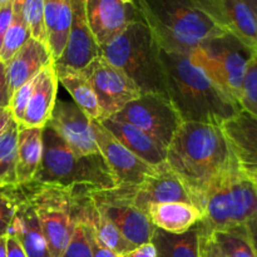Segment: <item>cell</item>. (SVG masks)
<instances>
[{
	"label": "cell",
	"mask_w": 257,
	"mask_h": 257,
	"mask_svg": "<svg viewBox=\"0 0 257 257\" xmlns=\"http://www.w3.org/2000/svg\"><path fill=\"white\" fill-rule=\"evenodd\" d=\"M63 142L78 156L99 153L93 133L92 119L75 103L58 100L47 123Z\"/></svg>",
	"instance_id": "cell-15"
},
{
	"label": "cell",
	"mask_w": 257,
	"mask_h": 257,
	"mask_svg": "<svg viewBox=\"0 0 257 257\" xmlns=\"http://www.w3.org/2000/svg\"><path fill=\"white\" fill-rule=\"evenodd\" d=\"M221 127L241 166L257 167V118L240 110Z\"/></svg>",
	"instance_id": "cell-22"
},
{
	"label": "cell",
	"mask_w": 257,
	"mask_h": 257,
	"mask_svg": "<svg viewBox=\"0 0 257 257\" xmlns=\"http://www.w3.org/2000/svg\"><path fill=\"white\" fill-rule=\"evenodd\" d=\"M135 5L163 52L190 54L201 43L225 34L191 0H135Z\"/></svg>",
	"instance_id": "cell-3"
},
{
	"label": "cell",
	"mask_w": 257,
	"mask_h": 257,
	"mask_svg": "<svg viewBox=\"0 0 257 257\" xmlns=\"http://www.w3.org/2000/svg\"><path fill=\"white\" fill-rule=\"evenodd\" d=\"M10 2H13V0H0V7H3V5L8 4V3H10Z\"/></svg>",
	"instance_id": "cell-47"
},
{
	"label": "cell",
	"mask_w": 257,
	"mask_h": 257,
	"mask_svg": "<svg viewBox=\"0 0 257 257\" xmlns=\"http://www.w3.org/2000/svg\"><path fill=\"white\" fill-rule=\"evenodd\" d=\"M200 223L208 232L246 225L257 216V191L242 166L213 183L198 200Z\"/></svg>",
	"instance_id": "cell-6"
},
{
	"label": "cell",
	"mask_w": 257,
	"mask_h": 257,
	"mask_svg": "<svg viewBox=\"0 0 257 257\" xmlns=\"http://www.w3.org/2000/svg\"><path fill=\"white\" fill-rule=\"evenodd\" d=\"M248 4L251 5V8H252L253 13H255V17H256V23H257V0H247Z\"/></svg>",
	"instance_id": "cell-46"
},
{
	"label": "cell",
	"mask_w": 257,
	"mask_h": 257,
	"mask_svg": "<svg viewBox=\"0 0 257 257\" xmlns=\"http://www.w3.org/2000/svg\"><path fill=\"white\" fill-rule=\"evenodd\" d=\"M0 257H7V236L0 237Z\"/></svg>",
	"instance_id": "cell-45"
},
{
	"label": "cell",
	"mask_w": 257,
	"mask_h": 257,
	"mask_svg": "<svg viewBox=\"0 0 257 257\" xmlns=\"http://www.w3.org/2000/svg\"><path fill=\"white\" fill-rule=\"evenodd\" d=\"M99 122L127 150L135 153L137 157H140L150 166L155 167V166L166 162L167 148L163 147L155 138H152L136 125L123 122V120L114 119V118H105Z\"/></svg>",
	"instance_id": "cell-20"
},
{
	"label": "cell",
	"mask_w": 257,
	"mask_h": 257,
	"mask_svg": "<svg viewBox=\"0 0 257 257\" xmlns=\"http://www.w3.org/2000/svg\"><path fill=\"white\" fill-rule=\"evenodd\" d=\"M2 110H3V108H0V112H2Z\"/></svg>",
	"instance_id": "cell-49"
},
{
	"label": "cell",
	"mask_w": 257,
	"mask_h": 257,
	"mask_svg": "<svg viewBox=\"0 0 257 257\" xmlns=\"http://www.w3.org/2000/svg\"><path fill=\"white\" fill-rule=\"evenodd\" d=\"M32 38L29 27L25 23L22 14V7L19 0H14V15L10 27L3 39L0 47V60L8 63L13 58V55Z\"/></svg>",
	"instance_id": "cell-30"
},
{
	"label": "cell",
	"mask_w": 257,
	"mask_h": 257,
	"mask_svg": "<svg viewBox=\"0 0 257 257\" xmlns=\"http://www.w3.org/2000/svg\"><path fill=\"white\" fill-rule=\"evenodd\" d=\"M146 212L156 228L173 235L186 232L203 218V213L196 206L180 202L152 203Z\"/></svg>",
	"instance_id": "cell-23"
},
{
	"label": "cell",
	"mask_w": 257,
	"mask_h": 257,
	"mask_svg": "<svg viewBox=\"0 0 257 257\" xmlns=\"http://www.w3.org/2000/svg\"><path fill=\"white\" fill-rule=\"evenodd\" d=\"M28 197L42 225L52 257H62L79 215L80 196L85 191L27 183Z\"/></svg>",
	"instance_id": "cell-7"
},
{
	"label": "cell",
	"mask_w": 257,
	"mask_h": 257,
	"mask_svg": "<svg viewBox=\"0 0 257 257\" xmlns=\"http://www.w3.org/2000/svg\"><path fill=\"white\" fill-rule=\"evenodd\" d=\"M200 228V237H198V251H200V257H227L225 255L220 246L213 238L212 233L203 230L197 223Z\"/></svg>",
	"instance_id": "cell-36"
},
{
	"label": "cell",
	"mask_w": 257,
	"mask_h": 257,
	"mask_svg": "<svg viewBox=\"0 0 257 257\" xmlns=\"http://www.w3.org/2000/svg\"><path fill=\"white\" fill-rule=\"evenodd\" d=\"M132 197L143 211L152 203L180 202L196 206L193 196L167 162L155 166L140 185L132 187Z\"/></svg>",
	"instance_id": "cell-16"
},
{
	"label": "cell",
	"mask_w": 257,
	"mask_h": 257,
	"mask_svg": "<svg viewBox=\"0 0 257 257\" xmlns=\"http://www.w3.org/2000/svg\"><path fill=\"white\" fill-rule=\"evenodd\" d=\"M216 27L257 52V23L247 0H191Z\"/></svg>",
	"instance_id": "cell-12"
},
{
	"label": "cell",
	"mask_w": 257,
	"mask_h": 257,
	"mask_svg": "<svg viewBox=\"0 0 257 257\" xmlns=\"http://www.w3.org/2000/svg\"><path fill=\"white\" fill-rule=\"evenodd\" d=\"M13 15H14V0L0 7V47L8 28L12 24Z\"/></svg>",
	"instance_id": "cell-39"
},
{
	"label": "cell",
	"mask_w": 257,
	"mask_h": 257,
	"mask_svg": "<svg viewBox=\"0 0 257 257\" xmlns=\"http://www.w3.org/2000/svg\"><path fill=\"white\" fill-rule=\"evenodd\" d=\"M198 237V225L180 235H173L156 228L152 243L157 250V257H200Z\"/></svg>",
	"instance_id": "cell-27"
},
{
	"label": "cell",
	"mask_w": 257,
	"mask_h": 257,
	"mask_svg": "<svg viewBox=\"0 0 257 257\" xmlns=\"http://www.w3.org/2000/svg\"><path fill=\"white\" fill-rule=\"evenodd\" d=\"M24 198L25 187L23 185L0 186V237L8 235L13 218Z\"/></svg>",
	"instance_id": "cell-31"
},
{
	"label": "cell",
	"mask_w": 257,
	"mask_h": 257,
	"mask_svg": "<svg viewBox=\"0 0 257 257\" xmlns=\"http://www.w3.org/2000/svg\"><path fill=\"white\" fill-rule=\"evenodd\" d=\"M78 217H79V215H78ZM62 257H93L84 223L80 220H78L69 243L63 252Z\"/></svg>",
	"instance_id": "cell-34"
},
{
	"label": "cell",
	"mask_w": 257,
	"mask_h": 257,
	"mask_svg": "<svg viewBox=\"0 0 257 257\" xmlns=\"http://www.w3.org/2000/svg\"><path fill=\"white\" fill-rule=\"evenodd\" d=\"M84 9L90 33L100 49L119 37L133 22L142 20L135 3L84 0Z\"/></svg>",
	"instance_id": "cell-13"
},
{
	"label": "cell",
	"mask_w": 257,
	"mask_h": 257,
	"mask_svg": "<svg viewBox=\"0 0 257 257\" xmlns=\"http://www.w3.org/2000/svg\"><path fill=\"white\" fill-rule=\"evenodd\" d=\"M13 119L12 113H10L9 109H3L0 112V135L5 131V128L8 127L10 120Z\"/></svg>",
	"instance_id": "cell-43"
},
{
	"label": "cell",
	"mask_w": 257,
	"mask_h": 257,
	"mask_svg": "<svg viewBox=\"0 0 257 257\" xmlns=\"http://www.w3.org/2000/svg\"><path fill=\"white\" fill-rule=\"evenodd\" d=\"M241 110L257 118V53L247 64L240 98Z\"/></svg>",
	"instance_id": "cell-33"
},
{
	"label": "cell",
	"mask_w": 257,
	"mask_h": 257,
	"mask_svg": "<svg viewBox=\"0 0 257 257\" xmlns=\"http://www.w3.org/2000/svg\"><path fill=\"white\" fill-rule=\"evenodd\" d=\"M18 128L17 182L27 185L32 182L42 162L43 128Z\"/></svg>",
	"instance_id": "cell-25"
},
{
	"label": "cell",
	"mask_w": 257,
	"mask_h": 257,
	"mask_svg": "<svg viewBox=\"0 0 257 257\" xmlns=\"http://www.w3.org/2000/svg\"><path fill=\"white\" fill-rule=\"evenodd\" d=\"M79 207H80V205H79ZM79 220L84 223L85 231H87L88 240H89V243H90V248H92V256L93 257H119L117 253H114L113 251H110L109 248H107L105 246H103L102 243L99 242V240H98L97 235H95V232H94V228H93V226L90 225L89 221H87L85 218H83L82 216H80V212H79Z\"/></svg>",
	"instance_id": "cell-37"
},
{
	"label": "cell",
	"mask_w": 257,
	"mask_h": 257,
	"mask_svg": "<svg viewBox=\"0 0 257 257\" xmlns=\"http://www.w3.org/2000/svg\"><path fill=\"white\" fill-rule=\"evenodd\" d=\"M35 78L37 77L28 80L27 83H24L22 87L18 88L12 94V99H10V104L8 109L10 110L13 119L18 123V125L22 124L23 118H24L25 109H27L28 102H29L33 88H34L35 84Z\"/></svg>",
	"instance_id": "cell-35"
},
{
	"label": "cell",
	"mask_w": 257,
	"mask_h": 257,
	"mask_svg": "<svg viewBox=\"0 0 257 257\" xmlns=\"http://www.w3.org/2000/svg\"><path fill=\"white\" fill-rule=\"evenodd\" d=\"M119 257H157V250L152 242H148L137 246Z\"/></svg>",
	"instance_id": "cell-40"
},
{
	"label": "cell",
	"mask_w": 257,
	"mask_h": 257,
	"mask_svg": "<svg viewBox=\"0 0 257 257\" xmlns=\"http://www.w3.org/2000/svg\"><path fill=\"white\" fill-rule=\"evenodd\" d=\"M82 72L95 93L100 120L117 114L142 94L136 83L103 55L94 58Z\"/></svg>",
	"instance_id": "cell-11"
},
{
	"label": "cell",
	"mask_w": 257,
	"mask_h": 257,
	"mask_svg": "<svg viewBox=\"0 0 257 257\" xmlns=\"http://www.w3.org/2000/svg\"><path fill=\"white\" fill-rule=\"evenodd\" d=\"M32 182L85 192L118 187L114 175L100 153L75 155L49 125L43 128L42 162Z\"/></svg>",
	"instance_id": "cell-4"
},
{
	"label": "cell",
	"mask_w": 257,
	"mask_h": 257,
	"mask_svg": "<svg viewBox=\"0 0 257 257\" xmlns=\"http://www.w3.org/2000/svg\"><path fill=\"white\" fill-rule=\"evenodd\" d=\"M58 82L72 95L75 104L92 120H100V108L89 80L82 70L54 65Z\"/></svg>",
	"instance_id": "cell-26"
},
{
	"label": "cell",
	"mask_w": 257,
	"mask_h": 257,
	"mask_svg": "<svg viewBox=\"0 0 257 257\" xmlns=\"http://www.w3.org/2000/svg\"><path fill=\"white\" fill-rule=\"evenodd\" d=\"M110 118L136 125L165 148L182 123L171 100L160 93H142Z\"/></svg>",
	"instance_id": "cell-10"
},
{
	"label": "cell",
	"mask_w": 257,
	"mask_h": 257,
	"mask_svg": "<svg viewBox=\"0 0 257 257\" xmlns=\"http://www.w3.org/2000/svg\"><path fill=\"white\" fill-rule=\"evenodd\" d=\"M100 55V48L95 43L87 17L84 0H72V24L64 52L54 65L83 70L94 58Z\"/></svg>",
	"instance_id": "cell-17"
},
{
	"label": "cell",
	"mask_w": 257,
	"mask_h": 257,
	"mask_svg": "<svg viewBox=\"0 0 257 257\" xmlns=\"http://www.w3.org/2000/svg\"><path fill=\"white\" fill-rule=\"evenodd\" d=\"M92 125L98 151L114 175L118 186L136 187L152 172L153 166L127 150L99 120H92Z\"/></svg>",
	"instance_id": "cell-14"
},
{
	"label": "cell",
	"mask_w": 257,
	"mask_h": 257,
	"mask_svg": "<svg viewBox=\"0 0 257 257\" xmlns=\"http://www.w3.org/2000/svg\"><path fill=\"white\" fill-rule=\"evenodd\" d=\"M255 53L257 52H252L235 37L225 33L201 43L188 55L193 64L200 67L240 105L243 78Z\"/></svg>",
	"instance_id": "cell-8"
},
{
	"label": "cell",
	"mask_w": 257,
	"mask_h": 257,
	"mask_svg": "<svg viewBox=\"0 0 257 257\" xmlns=\"http://www.w3.org/2000/svg\"><path fill=\"white\" fill-rule=\"evenodd\" d=\"M7 236L17 237L28 257H52L39 218L35 213L33 203L28 197L27 187L24 201L20 203Z\"/></svg>",
	"instance_id": "cell-21"
},
{
	"label": "cell",
	"mask_w": 257,
	"mask_h": 257,
	"mask_svg": "<svg viewBox=\"0 0 257 257\" xmlns=\"http://www.w3.org/2000/svg\"><path fill=\"white\" fill-rule=\"evenodd\" d=\"M160 53L155 37L142 20L133 22L100 49V55L127 74L141 92L166 95Z\"/></svg>",
	"instance_id": "cell-5"
},
{
	"label": "cell",
	"mask_w": 257,
	"mask_h": 257,
	"mask_svg": "<svg viewBox=\"0 0 257 257\" xmlns=\"http://www.w3.org/2000/svg\"><path fill=\"white\" fill-rule=\"evenodd\" d=\"M5 64L10 93L13 94L24 83L54 64V58L47 44L30 38Z\"/></svg>",
	"instance_id": "cell-18"
},
{
	"label": "cell",
	"mask_w": 257,
	"mask_h": 257,
	"mask_svg": "<svg viewBox=\"0 0 257 257\" xmlns=\"http://www.w3.org/2000/svg\"><path fill=\"white\" fill-rule=\"evenodd\" d=\"M58 78L54 64L45 68L35 78V84L19 127L44 128L57 103Z\"/></svg>",
	"instance_id": "cell-19"
},
{
	"label": "cell",
	"mask_w": 257,
	"mask_h": 257,
	"mask_svg": "<svg viewBox=\"0 0 257 257\" xmlns=\"http://www.w3.org/2000/svg\"><path fill=\"white\" fill-rule=\"evenodd\" d=\"M18 123L12 119L0 135V186L18 185Z\"/></svg>",
	"instance_id": "cell-28"
},
{
	"label": "cell",
	"mask_w": 257,
	"mask_h": 257,
	"mask_svg": "<svg viewBox=\"0 0 257 257\" xmlns=\"http://www.w3.org/2000/svg\"><path fill=\"white\" fill-rule=\"evenodd\" d=\"M123 3H135V0H120Z\"/></svg>",
	"instance_id": "cell-48"
},
{
	"label": "cell",
	"mask_w": 257,
	"mask_h": 257,
	"mask_svg": "<svg viewBox=\"0 0 257 257\" xmlns=\"http://www.w3.org/2000/svg\"><path fill=\"white\" fill-rule=\"evenodd\" d=\"M245 168V167H243ZM245 171L247 172V175L250 176L251 181H252L253 186H255L257 191V167H251V168H245Z\"/></svg>",
	"instance_id": "cell-44"
},
{
	"label": "cell",
	"mask_w": 257,
	"mask_h": 257,
	"mask_svg": "<svg viewBox=\"0 0 257 257\" xmlns=\"http://www.w3.org/2000/svg\"><path fill=\"white\" fill-rule=\"evenodd\" d=\"M44 24L48 47L54 62L64 52L72 24V0H44Z\"/></svg>",
	"instance_id": "cell-24"
},
{
	"label": "cell",
	"mask_w": 257,
	"mask_h": 257,
	"mask_svg": "<svg viewBox=\"0 0 257 257\" xmlns=\"http://www.w3.org/2000/svg\"><path fill=\"white\" fill-rule=\"evenodd\" d=\"M246 227H247L248 233H250L251 236V240H252L253 245H255V248L257 251V216L246 223Z\"/></svg>",
	"instance_id": "cell-42"
},
{
	"label": "cell",
	"mask_w": 257,
	"mask_h": 257,
	"mask_svg": "<svg viewBox=\"0 0 257 257\" xmlns=\"http://www.w3.org/2000/svg\"><path fill=\"white\" fill-rule=\"evenodd\" d=\"M10 99H12V93H10L9 82H8L7 64L0 60V108L8 109Z\"/></svg>",
	"instance_id": "cell-38"
},
{
	"label": "cell",
	"mask_w": 257,
	"mask_h": 257,
	"mask_svg": "<svg viewBox=\"0 0 257 257\" xmlns=\"http://www.w3.org/2000/svg\"><path fill=\"white\" fill-rule=\"evenodd\" d=\"M166 162L195 198L230 171L240 167L221 125L182 122L167 147Z\"/></svg>",
	"instance_id": "cell-1"
},
{
	"label": "cell",
	"mask_w": 257,
	"mask_h": 257,
	"mask_svg": "<svg viewBox=\"0 0 257 257\" xmlns=\"http://www.w3.org/2000/svg\"><path fill=\"white\" fill-rule=\"evenodd\" d=\"M100 213L109 218L135 247L152 242L156 227L147 212L133 202L132 187L118 186L113 190L89 192Z\"/></svg>",
	"instance_id": "cell-9"
},
{
	"label": "cell",
	"mask_w": 257,
	"mask_h": 257,
	"mask_svg": "<svg viewBox=\"0 0 257 257\" xmlns=\"http://www.w3.org/2000/svg\"><path fill=\"white\" fill-rule=\"evenodd\" d=\"M22 14L29 27L32 38L48 45L44 24V0H19Z\"/></svg>",
	"instance_id": "cell-32"
},
{
	"label": "cell",
	"mask_w": 257,
	"mask_h": 257,
	"mask_svg": "<svg viewBox=\"0 0 257 257\" xmlns=\"http://www.w3.org/2000/svg\"><path fill=\"white\" fill-rule=\"evenodd\" d=\"M166 95L182 122L222 125L241 110L240 105L221 89L188 54L161 50Z\"/></svg>",
	"instance_id": "cell-2"
},
{
	"label": "cell",
	"mask_w": 257,
	"mask_h": 257,
	"mask_svg": "<svg viewBox=\"0 0 257 257\" xmlns=\"http://www.w3.org/2000/svg\"><path fill=\"white\" fill-rule=\"evenodd\" d=\"M7 257H28L20 241L14 236H7Z\"/></svg>",
	"instance_id": "cell-41"
},
{
	"label": "cell",
	"mask_w": 257,
	"mask_h": 257,
	"mask_svg": "<svg viewBox=\"0 0 257 257\" xmlns=\"http://www.w3.org/2000/svg\"><path fill=\"white\" fill-rule=\"evenodd\" d=\"M211 233L227 257H257L255 245L246 225Z\"/></svg>",
	"instance_id": "cell-29"
}]
</instances>
